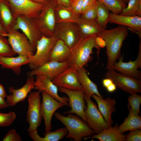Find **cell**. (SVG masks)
I'll list each match as a JSON object with an SVG mask.
<instances>
[{"mask_svg":"<svg viewBox=\"0 0 141 141\" xmlns=\"http://www.w3.org/2000/svg\"><path fill=\"white\" fill-rule=\"evenodd\" d=\"M128 28L120 25L110 30L104 29L97 36L105 42L107 56L106 69L107 70L113 69L114 64L121 55V50L123 43L128 33Z\"/></svg>","mask_w":141,"mask_h":141,"instance_id":"1","label":"cell"},{"mask_svg":"<svg viewBox=\"0 0 141 141\" xmlns=\"http://www.w3.org/2000/svg\"><path fill=\"white\" fill-rule=\"evenodd\" d=\"M96 35L80 39L70 48L69 55L67 60L69 67L77 70L86 66L92 60L91 55L93 49H97L99 55L100 47L98 44Z\"/></svg>","mask_w":141,"mask_h":141,"instance_id":"2","label":"cell"},{"mask_svg":"<svg viewBox=\"0 0 141 141\" xmlns=\"http://www.w3.org/2000/svg\"><path fill=\"white\" fill-rule=\"evenodd\" d=\"M56 119L60 121L68 131L66 137L75 141H81L83 138L94 134V131L86 122L80 117L74 114H67V116L62 115L58 112L54 114Z\"/></svg>","mask_w":141,"mask_h":141,"instance_id":"3","label":"cell"},{"mask_svg":"<svg viewBox=\"0 0 141 141\" xmlns=\"http://www.w3.org/2000/svg\"><path fill=\"white\" fill-rule=\"evenodd\" d=\"M56 5L55 0H48L39 14L33 19L42 35L47 37L53 35L57 24L55 14Z\"/></svg>","mask_w":141,"mask_h":141,"instance_id":"4","label":"cell"},{"mask_svg":"<svg viewBox=\"0 0 141 141\" xmlns=\"http://www.w3.org/2000/svg\"><path fill=\"white\" fill-rule=\"evenodd\" d=\"M58 39L54 35L50 37L42 36L37 42L35 52L29 58L30 62L28 64L31 70L49 61L51 50Z\"/></svg>","mask_w":141,"mask_h":141,"instance_id":"5","label":"cell"},{"mask_svg":"<svg viewBox=\"0 0 141 141\" xmlns=\"http://www.w3.org/2000/svg\"><path fill=\"white\" fill-rule=\"evenodd\" d=\"M5 36L8 37L9 43L16 54L29 58L34 54L35 52L32 45L23 33L12 28Z\"/></svg>","mask_w":141,"mask_h":141,"instance_id":"6","label":"cell"},{"mask_svg":"<svg viewBox=\"0 0 141 141\" xmlns=\"http://www.w3.org/2000/svg\"><path fill=\"white\" fill-rule=\"evenodd\" d=\"M40 92L31 91L28 95V107L26 120L29 124L28 132L37 130L42 120L40 113Z\"/></svg>","mask_w":141,"mask_h":141,"instance_id":"7","label":"cell"},{"mask_svg":"<svg viewBox=\"0 0 141 141\" xmlns=\"http://www.w3.org/2000/svg\"><path fill=\"white\" fill-rule=\"evenodd\" d=\"M84 99L87 104L85 111L86 122L95 133L98 134L104 129L111 127L106 122L97 105L92 101L90 97L85 94Z\"/></svg>","mask_w":141,"mask_h":141,"instance_id":"8","label":"cell"},{"mask_svg":"<svg viewBox=\"0 0 141 141\" xmlns=\"http://www.w3.org/2000/svg\"><path fill=\"white\" fill-rule=\"evenodd\" d=\"M59 91L68 96V106L71 108L64 114H75L86 122L85 111L86 106L84 99L85 92L83 89L74 90L59 87Z\"/></svg>","mask_w":141,"mask_h":141,"instance_id":"9","label":"cell"},{"mask_svg":"<svg viewBox=\"0 0 141 141\" xmlns=\"http://www.w3.org/2000/svg\"><path fill=\"white\" fill-rule=\"evenodd\" d=\"M105 77L111 79L116 87L132 94L141 92V81L117 73L114 69L107 70Z\"/></svg>","mask_w":141,"mask_h":141,"instance_id":"10","label":"cell"},{"mask_svg":"<svg viewBox=\"0 0 141 141\" xmlns=\"http://www.w3.org/2000/svg\"><path fill=\"white\" fill-rule=\"evenodd\" d=\"M7 0L15 19L20 15L34 18L39 14L44 5L32 0Z\"/></svg>","mask_w":141,"mask_h":141,"instance_id":"11","label":"cell"},{"mask_svg":"<svg viewBox=\"0 0 141 141\" xmlns=\"http://www.w3.org/2000/svg\"><path fill=\"white\" fill-rule=\"evenodd\" d=\"M13 28L22 31L29 40L35 52L37 42L42 35L36 25L33 19L19 15L16 18Z\"/></svg>","mask_w":141,"mask_h":141,"instance_id":"12","label":"cell"},{"mask_svg":"<svg viewBox=\"0 0 141 141\" xmlns=\"http://www.w3.org/2000/svg\"><path fill=\"white\" fill-rule=\"evenodd\" d=\"M53 35L62 40L70 48L81 38L79 28L76 23L57 24Z\"/></svg>","mask_w":141,"mask_h":141,"instance_id":"13","label":"cell"},{"mask_svg":"<svg viewBox=\"0 0 141 141\" xmlns=\"http://www.w3.org/2000/svg\"><path fill=\"white\" fill-rule=\"evenodd\" d=\"M123 56L121 55L118 59V62L114 64L113 69L121 74L141 81V72L138 69L141 67V40L139 43L138 53L136 59L125 62L123 61Z\"/></svg>","mask_w":141,"mask_h":141,"instance_id":"14","label":"cell"},{"mask_svg":"<svg viewBox=\"0 0 141 141\" xmlns=\"http://www.w3.org/2000/svg\"><path fill=\"white\" fill-rule=\"evenodd\" d=\"M42 92V101L41 104L40 113L44 120L45 133L50 131L51 121L55 111L64 105L44 91Z\"/></svg>","mask_w":141,"mask_h":141,"instance_id":"15","label":"cell"},{"mask_svg":"<svg viewBox=\"0 0 141 141\" xmlns=\"http://www.w3.org/2000/svg\"><path fill=\"white\" fill-rule=\"evenodd\" d=\"M35 76L34 89L41 92L44 91L64 105L68 106V98L65 96L61 97L58 95V87L51 80L44 75H38Z\"/></svg>","mask_w":141,"mask_h":141,"instance_id":"16","label":"cell"},{"mask_svg":"<svg viewBox=\"0 0 141 141\" xmlns=\"http://www.w3.org/2000/svg\"><path fill=\"white\" fill-rule=\"evenodd\" d=\"M68 67L67 61L60 62L55 61H49L28 72L27 73V75L33 76L38 75H44L52 80Z\"/></svg>","mask_w":141,"mask_h":141,"instance_id":"17","label":"cell"},{"mask_svg":"<svg viewBox=\"0 0 141 141\" xmlns=\"http://www.w3.org/2000/svg\"><path fill=\"white\" fill-rule=\"evenodd\" d=\"M57 86L76 90L83 89L78 80L77 70L68 67L52 80Z\"/></svg>","mask_w":141,"mask_h":141,"instance_id":"18","label":"cell"},{"mask_svg":"<svg viewBox=\"0 0 141 141\" xmlns=\"http://www.w3.org/2000/svg\"><path fill=\"white\" fill-rule=\"evenodd\" d=\"M28 76L26 83L21 88L15 89L12 87H9V92L11 94L7 95L6 97V101L8 107L13 106L19 102L24 101L31 90L34 89V76Z\"/></svg>","mask_w":141,"mask_h":141,"instance_id":"19","label":"cell"},{"mask_svg":"<svg viewBox=\"0 0 141 141\" xmlns=\"http://www.w3.org/2000/svg\"><path fill=\"white\" fill-rule=\"evenodd\" d=\"M109 22L126 26L134 32L138 33L141 39V17L121 15L111 13Z\"/></svg>","mask_w":141,"mask_h":141,"instance_id":"20","label":"cell"},{"mask_svg":"<svg viewBox=\"0 0 141 141\" xmlns=\"http://www.w3.org/2000/svg\"><path fill=\"white\" fill-rule=\"evenodd\" d=\"M92 97L96 101L99 110L107 123L110 126L113 123L112 114L115 111L116 101L114 99L108 97L104 99L93 94Z\"/></svg>","mask_w":141,"mask_h":141,"instance_id":"21","label":"cell"},{"mask_svg":"<svg viewBox=\"0 0 141 141\" xmlns=\"http://www.w3.org/2000/svg\"><path fill=\"white\" fill-rule=\"evenodd\" d=\"M87 70L84 67L77 70L78 78L85 92V95L90 97L95 94L103 98L98 90L97 85L93 82L87 74Z\"/></svg>","mask_w":141,"mask_h":141,"instance_id":"22","label":"cell"},{"mask_svg":"<svg viewBox=\"0 0 141 141\" xmlns=\"http://www.w3.org/2000/svg\"><path fill=\"white\" fill-rule=\"evenodd\" d=\"M118 126L116 123L113 127L105 128L98 134L84 138L83 139L86 140L90 138H95L100 141H124L126 136L119 131Z\"/></svg>","mask_w":141,"mask_h":141,"instance_id":"23","label":"cell"},{"mask_svg":"<svg viewBox=\"0 0 141 141\" xmlns=\"http://www.w3.org/2000/svg\"><path fill=\"white\" fill-rule=\"evenodd\" d=\"M76 23L79 28L81 38L93 35L97 36L98 34L104 29L99 25L96 21L87 20L80 16Z\"/></svg>","mask_w":141,"mask_h":141,"instance_id":"24","label":"cell"},{"mask_svg":"<svg viewBox=\"0 0 141 141\" xmlns=\"http://www.w3.org/2000/svg\"><path fill=\"white\" fill-rule=\"evenodd\" d=\"M29 62V58L22 56L18 55L16 57H0V65L1 67L12 70L17 75L21 72V66L28 64Z\"/></svg>","mask_w":141,"mask_h":141,"instance_id":"25","label":"cell"},{"mask_svg":"<svg viewBox=\"0 0 141 141\" xmlns=\"http://www.w3.org/2000/svg\"><path fill=\"white\" fill-rule=\"evenodd\" d=\"M16 19L7 0H0V21L7 33L13 28Z\"/></svg>","mask_w":141,"mask_h":141,"instance_id":"26","label":"cell"},{"mask_svg":"<svg viewBox=\"0 0 141 141\" xmlns=\"http://www.w3.org/2000/svg\"><path fill=\"white\" fill-rule=\"evenodd\" d=\"M70 48L60 39H58L52 48L50 54L49 61L60 62L67 61Z\"/></svg>","mask_w":141,"mask_h":141,"instance_id":"27","label":"cell"},{"mask_svg":"<svg viewBox=\"0 0 141 141\" xmlns=\"http://www.w3.org/2000/svg\"><path fill=\"white\" fill-rule=\"evenodd\" d=\"M127 107L129 111L128 115L124 122L118 126L119 131L122 133L128 131L141 129L140 116L133 113L128 104Z\"/></svg>","mask_w":141,"mask_h":141,"instance_id":"28","label":"cell"},{"mask_svg":"<svg viewBox=\"0 0 141 141\" xmlns=\"http://www.w3.org/2000/svg\"><path fill=\"white\" fill-rule=\"evenodd\" d=\"M57 24L76 22L80 16L75 14L70 7L57 4L55 10Z\"/></svg>","mask_w":141,"mask_h":141,"instance_id":"29","label":"cell"},{"mask_svg":"<svg viewBox=\"0 0 141 141\" xmlns=\"http://www.w3.org/2000/svg\"><path fill=\"white\" fill-rule=\"evenodd\" d=\"M68 131L65 127L58 129L55 131H49L44 134V137H40L38 131L29 132L31 138L34 141H58L66 136Z\"/></svg>","mask_w":141,"mask_h":141,"instance_id":"30","label":"cell"},{"mask_svg":"<svg viewBox=\"0 0 141 141\" xmlns=\"http://www.w3.org/2000/svg\"><path fill=\"white\" fill-rule=\"evenodd\" d=\"M96 8L97 16L96 21L101 27L105 29L109 21V10L99 0H97Z\"/></svg>","mask_w":141,"mask_h":141,"instance_id":"31","label":"cell"},{"mask_svg":"<svg viewBox=\"0 0 141 141\" xmlns=\"http://www.w3.org/2000/svg\"><path fill=\"white\" fill-rule=\"evenodd\" d=\"M121 15L141 16V0H129L127 6L119 14Z\"/></svg>","mask_w":141,"mask_h":141,"instance_id":"32","label":"cell"},{"mask_svg":"<svg viewBox=\"0 0 141 141\" xmlns=\"http://www.w3.org/2000/svg\"><path fill=\"white\" fill-rule=\"evenodd\" d=\"M113 13L120 14L126 7L123 0H99Z\"/></svg>","mask_w":141,"mask_h":141,"instance_id":"33","label":"cell"},{"mask_svg":"<svg viewBox=\"0 0 141 141\" xmlns=\"http://www.w3.org/2000/svg\"><path fill=\"white\" fill-rule=\"evenodd\" d=\"M16 54L10 45L5 37L0 34V57H11Z\"/></svg>","mask_w":141,"mask_h":141,"instance_id":"34","label":"cell"},{"mask_svg":"<svg viewBox=\"0 0 141 141\" xmlns=\"http://www.w3.org/2000/svg\"><path fill=\"white\" fill-rule=\"evenodd\" d=\"M137 94H131L128 98L127 101L131 111L134 113L139 115L141 103V96Z\"/></svg>","mask_w":141,"mask_h":141,"instance_id":"35","label":"cell"},{"mask_svg":"<svg viewBox=\"0 0 141 141\" xmlns=\"http://www.w3.org/2000/svg\"><path fill=\"white\" fill-rule=\"evenodd\" d=\"M16 118V115L13 111L7 113H0V127L10 126Z\"/></svg>","mask_w":141,"mask_h":141,"instance_id":"36","label":"cell"},{"mask_svg":"<svg viewBox=\"0 0 141 141\" xmlns=\"http://www.w3.org/2000/svg\"><path fill=\"white\" fill-rule=\"evenodd\" d=\"M96 6L90 7L83 11L80 16L87 20L96 21L97 16Z\"/></svg>","mask_w":141,"mask_h":141,"instance_id":"37","label":"cell"},{"mask_svg":"<svg viewBox=\"0 0 141 141\" xmlns=\"http://www.w3.org/2000/svg\"><path fill=\"white\" fill-rule=\"evenodd\" d=\"M84 0H70V8L76 15L80 16L82 13Z\"/></svg>","mask_w":141,"mask_h":141,"instance_id":"38","label":"cell"},{"mask_svg":"<svg viewBox=\"0 0 141 141\" xmlns=\"http://www.w3.org/2000/svg\"><path fill=\"white\" fill-rule=\"evenodd\" d=\"M141 140V130L136 129L130 131L126 136L124 141H140Z\"/></svg>","mask_w":141,"mask_h":141,"instance_id":"39","label":"cell"},{"mask_svg":"<svg viewBox=\"0 0 141 141\" xmlns=\"http://www.w3.org/2000/svg\"><path fill=\"white\" fill-rule=\"evenodd\" d=\"M3 141H21V137L15 129L10 130L3 138Z\"/></svg>","mask_w":141,"mask_h":141,"instance_id":"40","label":"cell"},{"mask_svg":"<svg viewBox=\"0 0 141 141\" xmlns=\"http://www.w3.org/2000/svg\"><path fill=\"white\" fill-rule=\"evenodd\" d=\"M97 2V0H84L82 12L90 7L96 5Z\"/></svg>","mask_w":141,"mask_h":141,"instance_id":"41","label":"cell"},{"mask_svg":"<svg viewBox=\"0 0 141 141\" xmlns=\"http://www.w3.org/2000/svg\"><path fill=\"white\" fill-rule=\"evenodd\" d=\"M57 4L70 7V0H55Z\"/></svg>","mask_w":141,"mask_h":141,"instance_id":"42","label":"cell"},{"mask_svg":"<svg viewBox=\"0 0 141 141\" xmlns=\"http://www.w3.org/2000/svg\"><path fill=\"white\" fill-rule=\"evenodd\" d=\"M112 80L109 78H106L104 79L102 81L103 86L105 88L113 83Z\"/></svg>","mask_w":141,"mask_h":141,"instance_id":"43","label":"cell"},{"mask_svg":"<svg viewBox=\"0 0 141 141\" xmlns=\"http://www.w3.org/2000/svg\"><path fill=\"white\" fill-rule=\"evenodd\" d=\"M8 107V104L4 98L0 96V109Z\"/></svg>","mask_w":141,"mask_h":141,"instance_id":"44","label":"cell"},{"mask_svg":"<svg viewBox=\"0 0 141 141\" xmlns=\"http://www.w3.org/2000/svg\"><path fill=\"white\" fill-rule=\"evenodd\" d=\"M116 87L115 84L113 83L106 89L108 92L111 93L114 92L116 90Z\"/></svg>","mask_w":141,"mask_h":141,"instance_id":"45","label":"cell"},{"mask_svg":"<svg viewBox=\"0 0 141 141\" xmlns=\"http://www.w3.org/2000/svg\"><path fill=\"white\" fill-rule=\"evenodd\" d=\"M7 95L4 88L2 85L0 84V96L4 99Z\"/></svg>","mask_w":141,"mask_h":141,"instance_id":"46","label":"cell"},{"mask_svg":"<svg viewBox=\"0 0 141 141\" xmlns=\"http://www.w3.org/2000/svg\"><path fill=\"white\" fill-rule=\"evenodd\" d=\"M7 33L3 28L0 21V34L5 36Z\"/></svg>","mask_w":141,"mask_h":141,"instance_id":"47","label":"cell"},{"mask_svg":"<svg viewBox=\"0 0 141 141\" xmlns=\"http://www.w3.org/2000/svg\"><path fill=\"white\" fill-rule=\"evenodd\" d=\"M36 2L44 4L48 0H32Z\"/></svg>","mask_w":141,"mask_h":141,"instance_id":"48","label":"cell"},{"mask_svg":"<svg viewBox=\"0 0 141 141\" xmlns=\"http://www.w3.org/2000/svg\"><path fill=\"white\" fill-rule=\"evenodd\" d=\"M123 1L125 3H126L128 2L129 0H123Z\"/></svg>","mask_w":141,"mask_h":141,"instance_id":"49","label":"cell"}]
</instances>
